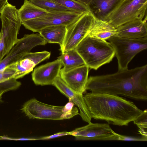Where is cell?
Instances as JSON below:
<instances>
[{"instance_id":"obj_1","label":"cell","mask_w":147,"mask_h":147,"mask_svg":"<svg viewBox=\"0 0 147 147\" xmlns=\"http://www.w3.org/2000/svg\"><path fill=\"white\" fill-rule=\"evenodd\" d=\"M147 74L146 64L131 69L118 70L112 74L91 76L88 78L86 90L146 100Z\"/></svg>"},{"instance_id":"obj_2","label":"cell","mask_w":147,"mask_h":147,"mask_svg":"<svg viewBox=\"0 0 147 147\" xmlns=\"http://www.w3.org/2000/svg\"><path fill=\"white\" fill-rule=\"evenodd\" d=\"M92 118L127 126L143 112L133 102L119 96L90 92L83 96Z\"/></svg>"},{"instance_id":"obj_3","label":"cell","mask_w":147,"mask_h":147,"mask_svg":"<svg viewBox=\"0 0 147 147\" xmlns=\"http://www.w3.org/2000/svg\"><path fill=\"white\" fill-rule=\"evenodd\" d=\"M75 49L85 64L95 70L110 63L115 56L114 49L109 42L87 35Z\"/></svg>"},{"instance_id":"obj_4","label":"cell","mask_w":147,"mask_h":147,"mask_svg":"<svg viewBox=\"0 0 147 147\" xmlns=\"http://www.w3.org/2000/svg\"><path fill=\"white\" fill-rule=\"evenodd\" d=\"M15 6L8 2L1 13L0 62L19 40L18 38L22 22Z\"/></svg>"},{"instance_id":"obj_5","label":"cell","mask_w":147,"mask_h":147,"mask_svg":"<svg viewBox=\"0 0 147 147\" xmlns=\"http://www.w3.org/2000/svg\"><path fill=\"white\" fill-rule=\"evenodd\" d=\"M107 40L114 49L118 70L127 69L128 64L134 57L147 48V36L133 39L115 35Z\"/></svg>"},{"instance_id":"obj_6","label":"cell","mask_w":147,"mask_h":147,"mask_svg":"<svg viewBox=\"0 0 147 147\" xmlns=\"http://www.w3.org/2000/svg\"><path fill=\"white\" fill-rule=\"evenodd\" d=\"M147 0H123L106 21L117 28L147 16Z\"/></svg>"},{"instance_id":"obj_7","label":"cell","mask_w":147,"mask_h":147,"mask_svg":"<svg viewBox=\"0 0 147 147\" xmlns=\"http://www.w3.org/2000/svg\"><path fill=\"white\" fill-rule=\"evenodd\" d=\"M84 13L73 11H51L41 17L22 22L26 28L38 32L46 27L63 25L67 26Z\"/></svg>"},{"instance_id":"obj_8","label":"cell","mask_w":147,"mask_h":147,"mask_svg":"<svg viewBox=\"0 0 147 147\" xmlns=\"http://www.w3.org/2000/svg\"><path fill=\"white\" fill-rule=\"evenodd\" d=\"M94 18L91 13H86L67 26L65 37L62 45L60 47L61 53L75 49L86 35Z\"/></svg>"},{"instance_id":"obj_9","label":"cell","mask_w":147,"mask_h":147,"mask_svg":"<svg viewBox=\"0 0 147 147\" xmlns=\"http://www.w3.org/2000/svg\"><path fill=\"white\" fill-rule=\"evenodd\" d=\"M47 42L38 33L25 34L19 40L0 62V70L19 60L25 53L30 52L34 47L45 45Z\"/></svg>"},{"instance_id":"obj_10","label":"cell","mask_w":147,"mask_h":147,"mask_svg":"<svg viewBox=\"0 0 147 147\" xmlns=\"http://www.w3.org/2000/svg\"><path fill=\"white\" fill-rule=\"evenodd\" d=\"M63 107L48 105L32 98L25 103L21 110L30 119L57 120H61Z\"/></svg>"},{"instance_id":"obj_11","label":"cell","mask_w":147,"mask_h":147,"mask_svg":"<svg viewBox=\"0 0 147 147\" xmlns=\"http://www.w3.org/2000/svg\"><path fill=\"white\" fill-rule=\"evenodd\" d=\"M71 131L78 140H116L115 132L107 123L90 122Z\"/></svg>"},{"instance_id":"obj_12","label":"cell","mask_w":147,"mask_h":147,"mask_svg":"<svg viewBox=\"0 0 147 147\" xmlns=\"http://www.w3.org/2000/svg\"><path fill=\"white\" fill-rule=\"evenodd\" d=\"M51 54L50 52L47 51L25 53L19 60L9 65L16 71L14 78H22L32 71L36 65L49 59Z\"/></svg>"},{"instance_id":"obj_13","label":"cell","mask_w":147,"mask_h":147,"mask_svg":"<svg viewBox=\"0 0 147 147\" xmlns=\"http://www.w3.org/2000/svg\"><path fill=\"white\" fill-rule=\"evenodd\" d=\"M63 66L60 59L39 66L35 68L32 74V80L36 85H53L59 74Z\"/></svg>"},{"instance_id":"obj_14","label":"cell","mask_w":147,"mask_h":147,"mask_svg":"<svg viewBox=\"0 0 147 147\" xmlns=\"http://www.w3.org/2000/svg\"><path fill=\"white\" fill-rule=\"evenodd\" d=\"M89 69V67L85 64L66 72L61 69L59 75L70 88L76 93L83 94L86 91Z\"/></svg>"},{"instance_id":"obj_15","label":"cell","mask_w":147,"mask_h":147,"mask_svg":"<svg viewBox=\"0 0 147 147\" xmlns=\"http://www.w3.org/2000/svg\"><path fill=\"white\" fill-rule=\"evenodd\" d=\"M53 85L55 86L69 99H71L78 107L80 111L79 115L84 121L88 123L91 122L92 118L83 94L77 93L70 88L64 82L59 75L56 78Z\"/></svg>"},{"instance_id":"obj_16","label":"cell","mask_w":147,"mask_h":147,"mask_svg":"<svg viewBox=\"0 0 147 147\" xmlns=\"http://www.w3.org/2000/svg\"><path fill=\"white\" fill-rule=\"evenodd\" d=\"M147 16L144 19H136L116 28L115 35L121 37L136 39L147 36Z\"/></svg>"},{"instance_id":"obj_17","label":"cell","mask_w":147,"mask_h":147,"mask_svg":"<svg viewBox=\"0 0 147 147\" xmlns=\"http://www.w3.org/2000/svg\"><path fill=\"white\" fill-rule=\"evenodd\" d=\"M123 0H93L87 6L94 18L106 21Z\"/></svg>"},{"instance_id":"obj_18","label":"cell","mask_w":147,"mask_h":147,"mask_svg":"<svg viewBox=\"0 0 147 147\" xmlns=\"http://www.w3.org/2000/svg\"><path fill=\"white\" fill-rule=\"evenodd\" d=\"M116 32V28L108 22L94 18L87 35L91 37L106 40L115 35Z\"/></svg>"},{"instance_id":"obj_19","label":"cell","mask_w":147,"mask_h":147,"mask_svg":"<svg viewBox=\"0 0 147 147\" xmlns=\"http://www.w3.org/2000/svg\"><path fill=\"white\" fill-rule=\"evenodd\" d=\"M66 31L67 26L61 25L45 27L38 32L47 43H57L61 47L63 42Z\"/></svg>"},{"instance_id":"obj_20","label":"cell","mask_w":147,"mask_h":147,"mask_svg":"<svg viewBox=\"0 0 147 147\" xmlns=\"http://www.w3.org/2000/svg\"><path fill=\"white\" fill-rule=\"evenodd\" d=\"M18 12L22 22L41 17L49 12L28 0H24Z\"/></svg>"},{"instance_id":"obj_21","label":"cell","mask_w":147,"mask_h":147,"mask_svg":"<svg viewBox=\"0 0 147 147\" xmlns=\"http://www.w3.org/2000/svg\"><path fill=\"white\" fill-rule=\"evenodd\" d=\"M63 67L61 70L66 72L80 66L85 65V63L75 49L68 50L58 57Z\"/></svg>"},{"instance_id":"obj_22","label":"cell","mask_w":147,"mask_h":147,"mask_svg":"<svg viewBox=\"0 0 147 147\" xmlns=\"http://www.w3.org/2000/svg\"><path fill=\"white\" fill-rule=\"evenodd\" d=\"M28 0L49 12L51 11H73L52 0Z\"/></svg>"},{"instance_id":"obj_23","label":"cell","mask_w":147,"mask_h":147,"mask_svg":"<svg viewBox=\"0 0 147 147\" xmlns=\"http://www.w3.org/2000/svg\"><path fill=\"white\" fill-rule=\"evenodd\" d=\"M52 0L74 11L83 13H90L87 6L76 0Z\"/></svg>"},{"instance_id":"obj_24","label":"cell","mask_w":147,"mask_h":147,"mask_svg":"<svg viewBox=\"0 0 147 147\" xmlns=\"http://www.w3.org/2000/svg\"><path fill=\"white\" fill-rule=\"evenodd\" d=\"M147 110L146 109L133 121L139 128L138 132L142 137L147 138Z\"/></svg>"},{"instance_id":"obj_25","label":"cell","mask_w":147,"mask_h":147,"mask_svg":"<svg viewBox=\"0 0 147 147\" xmlns=\"http://www.w3.org/2000/svg\"><path fill=\"white\" fill-rule=\"evenodd\" d=\"M21 83L12 78L0 83V102L1 97L5 92L18 88L21 85Z\"/></svg>"},{"instance_id":"obj_26","label":"cell","mask_w":147,"mask_h":147,"mask_svg":"<svg viewBox=\"0 0 147 147\" xmlns=\"http://www.w3.org/2000/svg\"><path fill=\"white\" fill-rule=\"evenodd\" d=\"M16 71L10 66L0 70V83L11 78H14Z\"/></svg>"},{"instance_id":"obj_27","label":"cell","mask_w":147,"mask_h":147,"mask_svg":"<svg viewBox=\"0 0 147 147\" xmlns=\"http://www.w3.org/2000/svg\"><path fill=\"white\" fill-rule=\"evenodd\" d=\"M116 140L122 141H147V138L143 137L141 138L133 137L121 135L115 133Z\"/></svg>"},{"instance_id":"obj_28","label":"cell","mask_w":147,"mask_h":147,"mask_svg":"<svg viewBox=\"0 0 147 147\" xmlns=\"http://www.w3.org/2000/svg\"><path fill=\"white\" fill-rule=\"evenodd\" d=\"M71 133V131H65L60 132L51 135L44 136L42 137L37 138V139L38 140H48L58 138L61 136L67 135H70Z\"/></svg>"},{"instance_id":"obj_29","label":"cell","mask_w":147,"mask_h":147,"mask_svg":"<svg viewBox=\"0 0 147 147\" xmlns=\"http://www.w3.org/2000/svg\"><path fill=\"white\" fill-rule=\"evenodd\" d=\"M3 140H37L38 139L33 138H13L5 136H1Z\"/></svg>"},{"instance_id":"obj_30","label":"cell","mask_w":147,"mask_h":147,"mask_svg":"<svg viewBox=\"0 0 147 147\" xmlns=\"http://www.w3.org/2000/svg\"><path fill=\"white\" fill-rule=\"evenodd\" d=\"M8 0H0V13L5 5Z\"/></svg>"},{"instance_id":"obj_31","label":"cell","mask_w":147,"mask_h":147,"mask_svg":"<svg viewBox=\"0 0 147 147\" xmlns=\"http://www.w3.org/2000/svg\"><path fill=\"white\" fill-rule=\"evenodd\" d=\"M85 5L88 6V4L93 0H76Z\"/></svg>"},{"instance_id":"obj_32","label":"cell","mask_w":147,"mask_h":147,"mask_svg":"<svg viewBox=\"0 0 147 147\" xmlns=\"http://www.w3.org/2000/svg\"><path fill=\"white\" fill-rule=\"evenodd\" d=\"M3 140L1 137V136H0V140Z\"/></svg>"}]
</instances>
